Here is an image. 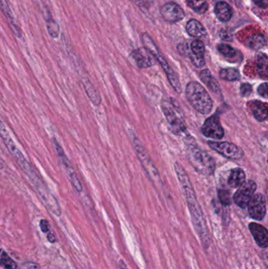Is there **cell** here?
<instances>
[{
    "label": "cell",
    "mask_w": 268,
    "mask_h": 269,
    "mask_svg": "<svg viewBox=\"0 0 268 269\" xmlns=\"http://www.w3.org/2000/svg\"><path fill=\"white\" fill-rule=\"evenodd\" d=\"M0 138L6 146L9 154L15 159L19 167L21 168L23 173L28 177V180L30 181L32 186L37 192L46 207L56 217H60L62 215V210L58 200L53 194L48 186L46 184V182L37 174V172L27 160L22 152L19 150L2 121H0Z\"/></svg>",
    "instance_id": "1"
},
{
    "label": "cell",
    "mask_w": 268,
    "mask_h": 269,
    "mask_svg": "<svg viewBox=\"0 0 268 269\" xmlns=\"http://www.w3.org/2000/svg\"><path fill=\"white\" fill-rule=\"evenodd\" d=\"M175 170L177 173L182 193L186 198L193 228L202 243L203 247L204 249H208L211 244L210 235L190 179L186 174V170H184L183 166L179 162H176Z\"/></svg>",
    "instance_id": "2"
},
{
    "label": "cell",
    "mask_w": 268,
    "mask_h": 269,
    "mask_svg": "<svg viewBox=\"0 0 268 269\" xmlns=\"http://www.w3.org/2000/svg\"><path fill=\"white\" fill-rule=\"evenodd\" d=\"M186 151L189 163L198 174L203 176H212L214 174L216 163L213 158L202 151L190 136L186 138Z\"/></svg>",
    "instance_id": "3"
},
{
    "label": "cell",
    "mask_w": 268,
    "mask_h": 269,
    "mask_svg": "<svg viewBox=\"0 0 268 269\" xmlns=\"http://www.w3.org/2000/svg\"><path fill=\"white\" fill-rule=\"evenodd\" d=\"M186 96L190 105L201 114H209L212 111L213 102L210 94L197 81H191L186 85Z\"/></svg>",
    "instance_id": "4"
},
{
    "label": "cell",
    "mask_w": 268,
    "mask_h": 269,
    "mask_svg": "<svg viewBox=\"0 0 268 269\" xmlns=\"http://www.w3.org/2000/svg\"><path fill=\"white\" fill-rule=\"evenodd\" d=\"M143 41L145 45V48L151 53V55L154 56V59L158 61L160 65L162 66L165 74L167 76L169 83L172 85L173 89L179 94L182 92V86H181L178 74L169 66L167 61L165 60L162 53L160 52L158 47L154 44V40L151 39V37L148 34L145 33L143 36Z\"/></svg>",
    "instance_id": "5"
},
{
    "label": "cell",
    "mask_w": 268,
    "mask_h": 269,
    "mask_svg": "<svg viewBox=\"0 0 268 269\" xmlns=\"http://www.w3.org/2000/svg\"><path fill=\"white\" fill-rule=\"evenodd\" d=\"M52 140L54 146H55V151H56L57 156H58L62 167L66 172V176H67L68 179L71 183L72 187L78 194L82 193L83 190H84L82 183L80 180L79 177L77 176V172L73 167V164H72L70 159L68 158L64 149L61 146L60 143H58V140L55 137L53 138Z\"/></svg>",
    "instance_id": "6"
},
{
    "label": "cell",
    "mask_w": 268,
    "mask_h": 269,
    "mask_svg": "<svg viewBox=\"0 0 268 269\" xmlns=\"http://www.w3.org/2000/svg\"><path fill=\"white\" fill-rule=\"evenodd\" d=\"M162 109L173 132L177 136L185 135L186 136L187 129L183 117L180 115L179 110L176 109L174 104L167 100H164L162 103Z\"/></svg>",
    "instance_id": "7"
},
{
    "label": "cell",
    "mask_w": 268,
    "mask_h": 269,
    "mask_svg": "<svg viewBox=\"0 0 268 269\" xmlns=\"http://www.w3.org/2000/svg\"><path fill=\"white\" fill-rule=\"evenodd\" d=\"M134 147H135V151L137 153V156L139 158V162L143 166V169L146 171V174L148 176L150 180L154 182V184H157L160 182L161 177H160L159 172L158 169L156 168L154 162L151 160V158L149 156L148 153L146 149L143 147V144L141 143L138 138H134L133 139Z\"/></svg>",
    "instance_id": "8"
},
{
    "label": "cell",
    "mask_w": 268,
    "mask_h": 269,
    "mask_svg": "<svg viewBox=\"0 0 268 269\" xmlns=\"http://www.w3.org/2000/svg\"><path fill=\"white\" fill-rule=\"evenodd\" d=\"M208 145L213 151L230 160H239L244 156V151L240 147L229 142L209 141Z\"/></svg>",
    "instance_id": "9"
},
{
    "label": "cell",
    "mask_w": 268,
    "mask_h": 269,
    "mask_svg": "<svg viewBox=\"0 0 268 269\" xmlns=\"http://www.w3.org/2000/svg\"><path fill=\"white\" fill-rule=\"evenodd\" d=\"M257 190V183L253 180H247L238 186V190L235 192L233 200L238 207L245 209L251 200L253 194Z\"/></svg>",
    "instance_id": "10"
},
{
    "label": "cell",
    "mask_w": 268,
    "mask_h": 269,
    "mask_svg": "<svg viewBox=\"0 0 268 269\" xmlns=\"http://www.w3.org/2000/svg\"><path fill=\"white\" fill-rule=\"evenodd\" d=\"M203 136L213 139H221L224 136V130L222 127L218 115L214 114L208 117L201 128Z\"/></svg>",
    "instance_id": "11"
},
{
    "label": "cell",
    "mask_w": 268,
    "mask_h": 269,
    "mask_svg": "<svg viewBox=\"0 0 268 269\" xmlns=\"http://www.w3.org/2000/svg\"><path fill=\"white\" fill-rule=\"evenodd\" d=\"M248 212L253 220H262L267 213V203L262 194H254L248 204Z\"/></svg>",
    "instance_id": "12"
},
{
    "label": "cell",
    "mask_w": 268,
    "mask_h": 269,
    "mask_svg": "<svg viewBox=\"0 0 268 269\" xmlns=\"http://www.w3.org/2000/svg\"><path fill=\"white\" fill-rule=\"evenodd\" d=\"M161 14L164 20L171 23L178 22L185 17V12L182 8L175 2L165 4L161 9Z\"/></svg>",
    "instance_id": "13"
},
{
    "label": "cell",
    "mask_w": 268,
    "mask_h": 269,
    "mask_svg": "<svg viewBox=\"0 0 268 269\" xmlns=\"http://www.w3.org/2000/svg\"><path fill=\"white\" fill-rule=\"evenodd\" d=\"M0 10L2 12L4 17H6L8 25L11 29L13 34L15 35L16 37L18 39H21L23 37L22 31L21 28L17 25L15 17L13 16L9 2L7 0H0Z\"/></svg>",
    "instance_id": "14"
},
{
    "label": "cell",
    "mask_w": 268,
    "mask_h": 269,
    "mask_svg": "<svg viewBox=\"0 0 268 269\" xmlns=\"http://www.w3.org/2000/svg\"><path fill=\"white\" fill-rule=\"evenodd\" d=\"M131 56L139 68H149L154 66L155 63V61H154L155 59L154 56L146 48H139V49L135 50L131 54Z\"/></svg>",
    "instance_id": "15"
},
{
    "label": "cell",
    "mask_w": 268,
    "mask_h": 269,
    "mask_svg": "<svg viewBox=\"0 0 268 269\" xmlns=\"http://www.w3.org/2000/svg\"><path fill=\"white\" fill-rule=\"evenodd\" d=\"M249 229L251 232L253 239L261 248L268 247V231L265 227L257 223H250Z\"/></svg>",
    "instance_id": "16"
},
{
    "label": "cell",
    "mask_w": 268,
    "mask_h": 269,
    "mask_svg": "<svg viewBox=\"0 0 268 269\" xmlns=\"http://www.w3.org/2000/svg\"><path fill=\"white\" fill-rule=\"evenodd\" d=\"M249 106L256 120L260 122L266 121L268 118V103L259 100H253L249 102Z\"/></svg>",
    "instance_id": "17"
},
{
    "label": "cell",
    "mask_w": 268,
    "mask_h": 269,
    "mask_svg": "<svg viewBox=\"0 0 268 269\" xmlns=\"http://www.w3.org/2000/svg\"><path fill=\"white\" fill-rule=\"evenodd\" d=\"M83 86L85 89L86 94L89 96L92 103L94 105H99L101 102V98L100 97L99 93L97 92L94 85H92L90 80L87 78L86 76H81Z\"/></svg>",
    "instance_id": "18"
},
{
    "label": "cell",
    "mask_w": 268,
    "mask_h": 269,
    "mask_svg": "<svg viewBox=\"0 0 268 269\" xmlns=\"http://www.w3.org/2000/svg\"><path fill=\"white\" fill-rule=\"evenodd\" d=\"M200 79L202 81L203 83L205 84L207 87L212 90V92L215 94H220L221 93V89H220V86H219V83L215 79L213 76L211 74L210 70L208 69L203 70L200 73Z\"/></svg>",
    "instance_id": "19"
},
{
    "label": "cell",
    "mask_w": 268,
    "mask_h": 269,
    "mask_svg": "<svg viewBox=\"0 0 268 269\" xmlns=\"http://www.w3.org/2000/svg\"><path fill=\"white\" fill-rule=\"evenodd\" d=\"M214 12L216 17L222 22H227L232 17V9L226 2H219L216 4Z\"/></svg>",
    "instance_id": "20"
},
{
    "label": "cell",
    "mask_w": 268,
    "mask_h": 269,
    "mask_svg": "<svg viewBox=\"0 0 268 269\" xmlns=\"http://www.w3.org/2000/svg\"><path fill=\"white\" fill-rule=\"evenodd\" d=\"M186 32L189 36L195 38H201L206 36V29L201 22L195 19H191L188 21L186 26Z\"/></svg>",
    "instance_id": "21"
},
{
    "label": "cell",
    "mask_w": 268,
    "mask_h": 269,
    "mask_svg": "<svg viewBox=\"0 0 268 269\" xmlns=\"http://www.w3.org/2000/svg\"><path fill=\"white\" fill-rule=\"evenodd\" d=\"M246 178V176L244 170L240 168H235L234 170H231L227 182H228L229 186L236 188L245 182Z\"/></svg>",
    "instance_id": "22"
},
{
    "label": "cell",
    "mask_w": 268,
    "mask_h": 269,
    "mask_svg": "<svg viewBox=\"0 0 268 269\" xmlns=\"http://www.w3.org/2000/svg\"><path fill=\"white\" fill-rule=\"evenodd\" d=\"M257 71L263 79H268V55L264 53H260L257 56Z\"/></svg>",
    "instance_id": "23"
},
{
    "label": "cell",
    "mask_w": 268,
    "mask_h": 269,
    "mask_svg": "<svg viewBox=\"0 0 268 269\" xmlns=\"http://www.w3.org/2000/svg\"><path fill=\"white\" fill-rule=\"evenodd\" d=\"M45 21L48 34L53 39H58L60 34V26L56 20L52 17V15H50L46 17Z\"/></svg>",
    "instance_id": "24"
},
{
    "label": "cell",
    "mask_w": 268,
    "mask_h": 269,
    "mask_svg": "<svg viewBox=\"0 0 268 269\" xmlns=\"http://www.w3.org/2000/svg\"><path fill=\"white\" fill-rule=\"evenodd\" d=\"M0 266L5 269H17L16 262L8 255L6 251L0 249Z\"/></svg>",
    "instance_id": "25"
},
{
    "label": "cell",
    "mask_w": 268,
    "mask_h": 269,
    "mask_svg": "<svg viewBox=\"0 0 268 269\" xmlns=\"http://www.w3.org/2000/svg\"><path fill=\"white\" fill-rule=\"evenodd\" d=\"M266 44V40L262 34H255L248 40V46L253 50H261Z\"/></svg>",
    "instance_id": "26"
},
{
    "label": "cell",
    "mask_w": 268,
    "mask_h": 269,
    "mask_svg": "<svg viewBox=\"0 0 268 269\" xmlns=\"http://www.w3.org/2000/svg\"><path fill=\"white\" fill-rule=\"evenodd\" d=\"M186 2L188 6L196 13L202 14L208 10V5L206 0H187Z\"/></svg>",
    "instance_id": "27"
},
{
    "label": "cell",
    "mask_w": 268,
    "mask_h": 269,
    "mask_svg": "<svg viewBox=\"0 0 268 269\" xmlns=\"http://www.w3.org/2000/svg\"><path fill=\"white\" fill-rule=\"evenodd\" d=\"M239 72L234 68L223 69L219 73V78L227 81H235L240 79Z\"/></svg>",
    "instance_id": "28"
},
{
    "label": "cell",
    "mask_w": 268,
    "mask_h": 269,
    "mask_svg": "<svg viewBox=\"0 0 268 269\" xmlns=\"http://www.w3.org/2000/svg\"><path fill=\"white\" fill-rule=\"evenodd\" d=\"M190 50L191 54L197 55V56L204 57V52H205V47L203 42L200 40H195L192 42L190 44Z\"/></svg>",
    "instance_id": "29"
},
{
    "label": "cell",
    "mask_w": 268,
    "mask_h": 269,
    "mask_svg": "<svg viewBox=\"0 0 268 269\" xmlns=\"http://www.w3.org/2000/svg\"><path fill=\"white\" fill-rule=\"evenodd\" d=\"M217 49L222 55L227 57V58H232V57L235 56V55H236L235 50L228 44H219V45H218Z\"/></svg>",
    "instance_id": "30"
},
{
    "label": "cell",
    "mask_w": 268,
    "mask_h": 269,
    "mask_svg": "<svg viewBox=\"0 0 268 269\" xmlns=\"http://www.w3.org/2000/svg\"><path fill=\"white\" fill-rule=\"evenodd\" d=\"M218 197L222 205L228 206L231 204V193L227 190H218Z\"/></svg>",
    "instance_id": "31"
},
{
    "label": "cell",
    "mask_w": 268,
    "mask_h": 269,
    "mask_svg": "<svg viewBox=\"0 0 268 269\" xmlns=\"http://www.w3.org/2000/svg\"><path fill=\"white\" fill-rule=\"evenodd\" d=\"M189 57L193 66H196L197 68H201L205 65L204 57L197 56V55H193L191 53H189Z\"/></svg>",
    "instance_id": "32"
},
{
    "label": "cell",
    "mask_w": 268,
    "mask_h": 269,
    "mask_svg": "<svg viewBox=\"0 0 268 269\" xmlns=\"http://www.w3.org/2000/svg\"><path fill=\"white\" fill-rule=\"evenodd\" d=\"M252 92H253V87H252L250 84L245 83L241 85V95L243 96V97H248V96H250L252 94Z\"/></svg>",
    "instance_id": "33"
},
{
    "label": "cell",
    "mask_w": 268,
    "mask_h": 269,
    "mask_svg": "<svg viewBox=\"0 0 268 269\" xmlns=\"http://www.w3.org/2000/svg\"><path fill=\"white\" fill-rule=\"evenodd\" d=\"M268 83H263L260 85L258 88V93L260 95L262 96L264 98H268Z\"/></svg>",
    "instance_id": "34"
},
{
    "label": "cell",
    "mask_w": 268,
    "mask_h": 269,
    "mask_svg": "<svg viewBox=\"0 0 268 269\" xmlns=\"http://www.w3.org/2000/svg\"><path fill=\"white\" fill-rule=\"evenodd\" d=\"M40 227L43 233H47L51 231V225L47 220H40Z\"/></svg>",
    "instance_id": "35"
},
{
    "label": "cell",
    "mask_w": 268,
    "mask_h": 269,
    "mask_svg": "<svg viewBox=\"0 0 268 269\" xmlns=\"http://www.w3.org/2000/svg\"><path fill=\"white\" fill-rule=\"evenodd\" d=\"M219 36L221 38V40L224 41L230 42L232 40V34L227 30H222L219 33Z\"/></svg>",
    "instance_id": "36"
},
{
    "label": "cell",
    "mask_w": 268,
    "mask_h": 269,
    "mask_svg": "<svg viewBox=\"0 0 268 269\" xmlns=\"http://www.w3.org/2000/svg\"><path fill=\"white\" fill-rule=\"evenodd\" d=\"M253 2L262 9H266L268 6V0H253Z\"/></svg>",
    "instance_id": "37"
},
{
    "label": "cell",
    "mask_w": 268,
    "mask_h": 269,
    "mask_svg": "<svg viewBox=\"0 0 268 269\" xmlns=\"http://www.w3.org/2000/svg\"><path fill=\"white\" fill-rule=\"evenodd\" d=\"M23 269H40V266L33 262H26L23 264Z\"/></svg>",
    "instance_id": "38"
},
{
    "label": "cell",
    "mask_w": 268,
    "mask_h": 269,
    "mask_svg": "<svg viewBox=\"0 0 268 269\" xmlns=\"http://www.w3.org/2000/svg\"><path fill=\"white\" fill-rule=\"evenodd\" d=\"M47 239H48L49 242L51 243H55V241H56L55 235H54V234L51 233V232H50V233L47 235Z\"/></svg>",
    "instance_id": "39"
},
{
    "label": "cell",
    "mask_w": 268,
    "mask_h": 269,
    "mask_svg": "<svg viewBox=\"0 0 268 269\" xmlns=\"http://www.w3.org/2000/svg\"><path fill=\"white\" fill-rule=\"evenodd\" d=\"M119 268L120 269H128V266H126L125 262L123 260H120L119 262Z\"/></svg>",
    "instance_id": "40"
},
{
    "label": "cell",
    "mask_w": 268,
    "mask_h": 269,
    "mask_svg": "<svg viewBox=\"0 0 268 269\" xmlns=\"http://www.w3.org/2000/svg\"><path fill=\"white\" fill-rule=\"evenodd\" d=\"M5 167V162H3L2 158H0V170H2Z\"/></svg>",
    "instance_id": "41"
}]
</instances>
